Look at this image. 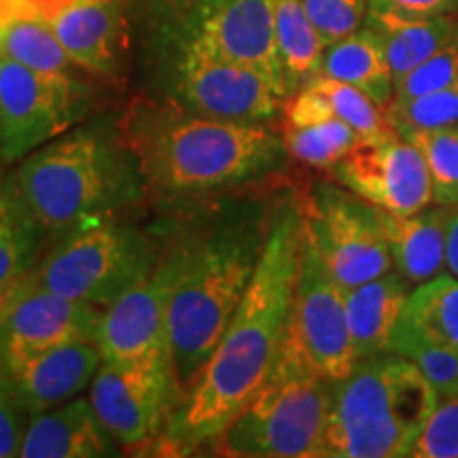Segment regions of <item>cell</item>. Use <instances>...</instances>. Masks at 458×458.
<instances>
[{"label":"cell","mask_w":458,"mask_h":458,"mask_svg":"<svg viewBox=\"0 0 458 458\" xmlns=\"http://www.w3.org/2000/svg\"><path fill=\"white\" fill-rule=\"evenodd\" d=\"M291 185L246 189L159 213L156 225L172 266L170 342L182 399L242 301L274 208Z\"/></svg>","instance_id":"obj_1"},{"label":"cell","mask_w":458,"mask_h":458,"mask_svg":"<svg viewBox=\"0 0 458 458\" xmlns=\"http://www.w3.org/2000/svg\"><path fill=\"white\" fill-rule=\"evenodd\" d=\"M303 244L297 185L280 196L259 266L240 306L148 454L193 456L215 445L266 380L293 317Z\"/></svg>","instance_id":"obj_2"},{"label":"cell","mask_w":458,"mask_h":458,"mask_svg":"<svg viewBox=\"0 0 458 458\" xmlns=\"http://www.w3.org/2000/svg\"><path fill=\"white\" fill-rule=\"evenodd\" d=\"M119 125L159 213L257 187L291 185L293 157L270 123L229 122L168 102H131Z\"/></svg>","instance_id":"obj_3"},{"label":"cell","mask_w":458,"mask_h":458,"mask_svg":"<svg viewBox=\"0 0 458 458\" xmlns=\"http://www.w3.org/2000/svg\"><path fill=\"white\" fill-rule=\"evenodd\" d=\"M13 172L49 238L147 202L140 165L114 117L77 123L17 162Z\"/></svg>","instance_id":"obj_4"},{"label":"cell","mask_w":458,"mask_h":458,"mask_svg":"<svg viewBox=\"0 0 458 458\" xmlns=\"http://www.w3.org/2000/svg\"><path fill=\"white\" fill-rule=\"evenodd\" d=\"M435 405L437 393L408 357L359 359L331 386L320 458L410 456Z\"/></svg>","instance_id":"obj_5"},{"label":"cell","mask_w":458,"mask_h":458,"mask_svg":"<svg viewBox=\"0 0 458 458\" xmlns=\"http://www.w3.org/2000/svg\"><path fill=\"white\" fill-rule=\"evenodd\" d=\"M331 386L291 323L266 380L213 448L233 458H320Z\"/></svg>","instance_id":"obj_6"},{"label":"cell","mask_w":458,"mask_h":458,"mask_svg":"<svg viewBox=\"0 0 458 458\" xmlns=\"http://www.w3.org/2000/svg\"><path fill=\"white\" fill-rule=\"evenodd\" d=\"M151 81L159 102L229 122L272 123L284 100L253 66L232 60L159 15Z\"/></svg>","instance_id":"obj_7"},{"label":"cell","mask_w":458,"mask_h":458,"mask_svg":"<svg viewBox=\"0 0 458 458\" xmlns=\"http://www.w3.org/2000/svg\"><path fill=\"white\" fill-rule=\"evenodd\" d=\"M162 250L157 225L122 215L88 221L55 238L37 267V283L54 293L106 308L147 274Z\"/></svg>","instance_id":"obj_8"},{"label":"cell","mask_w":458,"mask_h":458,"mask_svg":"<svg viewBox=\"0 0 458 458\" xmlns=\"http://www.w3.org/2000/svg\"><path fill=\"white\" fill-rule=\"evenodd\" d=\"M297 202L303 233L346 289L393 270L377 206L334 179L297 187Z\"/></svg>","instance_id":"obj_9"},{"label":"cell","mask_w":458,"mask_h":458,"mask_svg":"<svg viewBox=\"0 0 458 458\" xmlns=\"http://www.w3.org/2000/svg\"><path fill=\"white\" fill-rule=\"evenodd\" d=\"M91 102L85 79L43 74L0 55V164L15 165L81 123Z\"/></svg>","instance_id":"obj_10"},{"label":"cell","mask_w":458,"mask_h":458,"mask_svg":"<svg viewBox=\"0 0 458 458\" xmlns=\"http://www.w3.org/2000/svg\"><path fill=\"white\" fill-rule=\"evenodd\" d=\"M89 401L122 448L151 450L179 410L182 393L174 365L102 360Z\"/></svg>","instance_id":"obj_11"},{"label":"cell","mask_w":458,"mask_h":458,"mask_svg":"<svg viewBox=\"0 0 458 458\" xmlns=\"http://www.w3.org/2000/svg\"><path fill=\"white\" fill-rule=\"evenodd\" d=\"M162 17L232 60L259 71L284 100L274 0H157Z\"/></svg>","instance_id":"obj_12"},{"label":"cell","mask_w":458,"mask_h":458,"mask_svg":"<svg viewBox=\"0 0 458 458\" xmlns=\"http://www.w3.org/2000/svg\"><path fill=\"white\" fill-rule=\"evenodd\" d=\"M329 176L365 202L393 215H411L433 204L422 153L397 130L360 139Z\"/></svg>","instance_id":"obj_13"},{"label":"cell","mask_w":458,"mask_h":458,"mask_svg":"<svg viewBox=\"0 0 458 458\" xmlns=\"http://www.w3.org/2000/svg\"><path fill=\"white\" fill-rule=\"evenodd\" d=\"M172 266L164 249L147 274L102 310L98 344L108 363L174 365L170 342Z\"/></svg>","instance_id":"obj_14"},{"label":"cell","mask_w":458,"mask_h":458,"mask_svg":"<svg viewBox=\"0 0 458 458\" xmlns=\"http://www.w3.org/2000/svg\"><path fill=\"white\" fill-rule=\"evenodd\" d=\"M291 323L320 374L327 376L331 382L351 374L357 363V354L348 327L346 286L331 274L306 233L295 280Z\"/></svg>","instance_id":"obj_15"},{"label":"cell","mask_w":458,"mask_h":458,"mask_svg":"<svg viewBox=\"0 0 458 458\" xmlns=\"http://www.w3.org/2000/svg\"><path fill=\"white\" fill-rule=\"evenodd\" d=\"M102 310L96 303L45 289L34 272L0 323V368L11 371L26 359L71 342H96Z\"/></svg>","instance_id":"obj_16"},{"label":"cell","mask_w":458,"mask_h":458,"mask_svg":"<svg viewBox=\"0 0 458 458\" xmlns=\"http://www.w3.org/2000/svg\"><path fill=\"white\" fill-rule=\"evenodd\" d=\"M47 24L83 72L122 81L128 64V0H68Z\"/></svg>","instance_id":"obj_17"},{"label":"cell","mask_w":458,"mask_h":458,"mask_svg":"<svg viewBox=\"0 0 458 458\" xmlns=\"http://www.w3.org/2000/svg\"><path fill=\"white\" fill-rule=\"evenodd\" d=\"M102 360L96 342H71L26 359L7 376L30 418L83 393L98 374Z\"/></svg>","instance_id":"obj_18"},{"label":"cell","mask_w":458,"mask_h":458,"mask_svg":"<svg viewBox=\"0 0 458 458\" xmlns=\"http://www.w3.org/2000/svg\"><path fill=\"white\" fill-rule=\"evenodd\" d=\"M122 445L106 431L88 399H71L28 418L20 456L105 458L119 456Z\"/></svg>","instance_id":"obj_19"},{"label":"cell","mask_w":458,"mask_h":458,"mask_svg":"<svg viewBox=\"0 0 458 458\" xmlns=\"http://www.w3.org/2000/svg\"><path fill=\"white\" fill-rule=\"evenodd\" d=\"M363 26L385 49L394 83L458 37V15H416L388 0H369Z\"/></svg>","instance_id":"obj_20"},{"label":"cell","mask_w":458,"mask_h":458,"mask_svg":"<svg viewBox=\"0 0 458 458\" xmlns=\"http://www.w3.org/2000/svg\"><path fill=\"white\" fill-rule=\"evenodd\" d=\"M450 206L431 204L411 215L380 208V221L391 250L393 270L411 284H425L445 270Z\"/></svg>","instance_id":"obj_21"},{"label":"cell","mask_w":458,"mask_h":458,"mask_svg":"<svg viewBox=\"0 0 458 458\" xmlns=\"http://www.w3.org/2000/svg\"><path fill=\"white\" fill-rule=\"evenodd\" d=\"M411 291L414 284L397 270L348 286V327L357 360L391 352L394 329L403 317Z\"/></svg>","instance_id":"obj_22"},{"label":"cell","mask_w":458,"mask_h":458,"mask_svg":"<svg viewBox=\"0 0 458 458\" xmlns=\"http://www.w3.org/2000/svg\"><path fill=\"white\" fill-rule=\"evenodd\" d=\"M47 242V229L21 198L13 168H0V286L37 270Z\"/></svg>","instance_id":"obj_23"},{"label":"cell","mask_w":458,"mask_h":458,"mask_svg":"<svg viewBox=\"0 0 458 458\" xmlns=\"http://www.w3.org/2000/svg\"><path fill=\"white\" fill-rule=\"evenodd\" d=\"M320 74L360 89L385 111L394 98L393 68L376 34L365 26L325 49Z\"/></svg>","instance_id":"obj_24"},{"label":"cell","mask_w":458,"mask_h":458,"mask_svg":"<svg viewBox=\"0 0 458 458\" xmlns=\"http://www.w3.org/2000/svg\"><path fill=\"white\" fill-rule=\"evenodd\" d=\"M274 38L286 100L320 74L327 45L314 28L303 0H274Z\"/></svg>","instance_id":"obj_25"},{"label":"cell","mask_w":458,"mask_h":458,"mask_svg":"<svg viewBox=\"0 0 458 458\" xmlns=\"http://www.w3.org/2000/svg\"><path fill=\"white\" fill-rule=\"evenodd\" d=\"M0 55L20 62L32 71L57 77H79V68L57 41L47 21L24 15L0 28Z\"/></svg>","instance_id":"obj_26"},{"label":"cell","mask_w":458,"mask_h":458,"mask_svg":"<svg viewBox=\"0 0 458 458\" xmlns=\"http://www.w3.org/2000/svg\"><path fill=\"white\" fill-rule=\"evenodd\" d=\"M401 318L433 342L458 351V278L444 272L414 286Z\"/></svg>","instance_id":"obj_27"},{"label":"cell","mask_w":458,"mask_h":458,"mask_svg":"<svg viewBox=\"0 0 458 458\" xmlns=\"http://www.w3.org/2000/svg\"><path fill=\"white\" fill-rule=\"evenodd\" d=\"M280 134L293 162L325 172L334 168L360 140L357 131L340 119H327V122L312 125L283 123Z\"/></svg>","instance_id":"obj_28"},{"label":"cell","mask_w":458,"mask_h":458,"mask_svg":"<svg viewBox=\"0 0 458 458\" xmlns=\"http://www.w3.org/2000/svg\"><path fill=\"white\" fill-rule=\"evenodd\" d=\"M391 352L403 354L416 363L437 397H458V351L433 342L401 318L394 329Z\"/></svg>","instance_id":"obj_29"},{"label":"cell","mask_w":458,"mask_h":458,"mask_svg":"<svg viewBox=\"0 0 458 458\" xmlns=\"http://www.w3.org/2000/svg\"><path fill=\"white\" fill-rule=\"evenodd\" d=\"M405 136L425 159L433 204L458 206V128L408 131Z\"/></svg>","instance_id":"obj_30"},{"label":"cell","mask_w":458,"mask_h":458,"mask_svg":"<svg viewBox=\"0 0 458 458\" xmlns=\"http://www.w3.org/2000/svg\"><path fill=\"white\" fill-rule=\"evenodd\" d=\"M308 85L329 102L334 117L351 125L360 139H371V136L385 134L386 130H391L385 108L377 106L368 94L352 85L325 77V74H317Z\"/></svg>","instance_id":"obj_31"},{"label":"cell","mask_w":458,"mask_h":458,"mask_svg":"<svg viewBox=\"0 0 458 458\" xmlns=\"http://www.w3.org/2000/svg\"><path fill=\"white\" fill-rule=\"evenodd\" d=\"M385 113L391 128L397 130L399 134L420 130L458 128V83L416 96V98H393Z\"/></svg>","instance_id":"obj_32"},{"label":"cell","mask_w":458,"mask_h":458,"mask_svg":"<svg viewBox=\"0 0 458 458\" xmlns=\"http://www.w3.org/2000/svg\"><path fill=\"white\" fill-rule=\"evenodd\" d=\"M458 83V37L394 83V98L408 100Z\"/></svg>","instance_id":"obj_33"},{"label":"cell","mask_w":458,"mask_h":458,"mask_svg":"<svg viewBox=\"0 0 458 458\" xmlns=\"http://www.w3.org/2000/svg\"><path fill=\"white\" fill-rule=\"evenodd\" d=\"M408 458H458V397H437Z\"/></svg>","instance_id":"obj_34"},{"label":"cell","mask_w":458,"mask_h":458,"mask_svg":"<svg viewBox=\"0 0 458 458\" xmlns=\"http://www.w3.org/2000/svg\"><path fill=\"white\" fill-rule=\"evenodd\" d=\"M303 7L329 47L363 26L369 0H303Z\"/></svg>","instance_id":"obj_35"},{"label":"cell","mask_w":458,"mask_h":458,"mask_svg":"<svg viewBox=\"0 0 458 458\" xmlns=\"http://www.w3.org/2000/svg\"><path fill=\"white\" fill-rule=\"evenodd\" d=\"M28 414L21 408L7 371L0 368V458L20 456Z\"/></svg>","instance_id":"obj_36"},{"label":"cell","mask_w":458,"mask_h":458,"mask_svg":"<svg viewBox=\"0 0 458 458\" xmlns=\"http://www.w3.org/2000/svg\"><path fill=\"white\" fill-rule=\"evenodd\" d=\"M388 3L416 15H458V0H388Z\"/></svg>","instance_id":"obj_37"},{"label":"cell","mask_w":458,"mask_h":458,"mask_svg":"<svg viewBox=\"0 0 458 458\" xmlns=\"http://www.w3.org/2000/svg\"><path fill=\"white\" fill-rule=\"evenodd\" d=\"M445 270L458 278V206H452L448 221V253H445Z\"/></svg>","instance_id":"obj_38"},{"label":"cell","mask_w":458,"mask_h":458,"mask_svg":"<svg viewBox=\"0 0 458 458\" xmlns=\"http://www.w3.org/2000/svg\"><path fill=\"white\" fill-rule=\"evenodd\" d=\"M34 272H37V270H34ZM34 272L28 274V276H24V278L15 280V283H11L7 286H0V323H3V320L7 318L11 306H13L15 300H17V297H20L21 291H24L26 286H28V283H30L32 276H34Z\"/></svg>","instance_id":"obj_39"}]
</instances>
